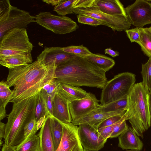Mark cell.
Masks as SVG:
<instances>
[{"instance_id":"6da1fadb","label":"cell","mask_w":151,"mask_h":151,"mask_svg":"<svg viewBox=\"0 0 151 151\" xmlns=\"http://www.w3.org/2000/svg\"><path fill=\"white\" fill-rule=\"evenodd\" d=\"M56 67L37 59L27 65L9 69L6 81L10 87H13L9 102H17L37 95L45 84L54 79Z\"/></svg>"},{"instance_id":"7a4b0ae2","label":"cell","mask_w":151,"mask_h":151,"mask_svg":"<svg viewBox=\"0 0 151 151\" xmlns=\"http://www.w3.org/2000/svg\"><path fill=\"white\" fill-rule=\"evenodd\" d=\"M54 79L76 87L102 89L108 81L106 72L83 57H76L56 67Z\"/></svg>"},{"instance_id":"3957f363","label":"cell","mask_w":151,"mask_h":151,"mask_svg":"<svg viewBox=\"0 0 151 151\" xmlns=\"http://www.w3.org/2000/svg\"><path fill=\"white\" fill-rule=\"evenodd\" d=\"M37 97V95L13 103L6 124L4 140L6 145L15 146L23 141L24 127L35 117Z\"/></svg>"},{"instance_id":"277c9868","label":"cell","mask_w":151,"mask_h":151,"mask_svg":"<svg viewBox=\"0 0 151 151\" xmlns=\"http://www.w3.org/2000/svg\"><path fill=\"white\" fill-rule=\"evenodd\" d=\"M128 108L124 116L129 120L137 135L143 138V133L151 126L149 111V93L142 82L135 84L128 96Z\"/></svg>"},{"instance_id":"5b68a950","label":"cell","mask_w":151,"mask_h":151,"mask_svg":"<svg viewBox=\"0 0 151 151\" xmlns=\"http://www.w3.org/2000/svg\"><path fill=\"white\" fill-rule=\"evenodd\" d=\"M135 81V75L131 73L125 72L115 76L103 88L100 105H106L128 96Z\"/></svg>"},{"instance_id":"8992f818","label":"cell","mask_w":151,"mask_h":151,"mask_svg":"<svg viewBox=\"0 0 151 151\" xmlns=\"http://www.w3.org/2000/svg\"><path fill=\"white\" fill-rule=\"evenodd\" d=\"M33 48L26 29H14L0 39V56L31 53Z\"/></svg>"},{"instance_id":"52a82bcc","label":"cell","mask_w":151,"mask_h":151,"mask_svg":"<svg viewBox=\"0 0 151 151\" xmlns=\"http://www.w3.org/2000/svg\"><path fill=\"white\" fill-rule=\"evenodd\" d=\"M94 0L85 7L73 8L75 14L88 16L101 22L103 25L110 27L113 31H125L130 27L131 23L127 17L111 15L101 11L94 3Z\"/></svg>"},{"instance_id":"ba28073f","label":"cell","mask_w":151,"mask_h":151,"mask_svg":"<svg viewBox=\"0 0 151 151\" xmlns=\"http://www.w3.org/2000/svg\"><path fill=\"white\" fill-rule=\"evenodd\" d=\"M35 17V22L38 24L57 34L70 33L79 28L76 23L71 18L49 12H41Z\"/></svg>"},{"instance_id":"9c48e42d","label":"cell","mask_w":151,"mask_h":151,"mask_svg":"<svg viewBox=\"0 0 151 151\" xmlns=\"http://www.w3.org/2000/svg\"><path fill=\"white\" fill-rule=\"evenodd\" d=\"M35 17L29 12L12 6L9 10L0 15V39L14 29H26L30 23L35 22Z\"/></svg>"},{"instance_id":"30bf717a","label":"cell","mask_w":151,"mask_h":151,"mask_svg":"<svg viewBox=\"0 0 151 151\" xmlns=\"http://www.w3.org/2000/svg\"><path fill=\"white\" fill-rule=\"evenodd\" d=\"M125 10L131 23L136 27L151 24V0H137Z\"/></svg>"},{"instance_id":"8fae6325","label":"cell","mask_w":151,"mask_h":151,"mask_svg":"<svg viewBox=\"0 0 151 151\" xmlns=\"http://www.w3.org/2000/svg\"><path fill=\"white\" fill-rule=\"evenodd\" d=\"M63 127L62 137L56 151H83L82 147L78 133V126L71 122H60Z\"/></svg>"},{"instance_id":"7c38bea8","label":"cell","mask_w":151,"mask_h":151,"mask_svg":"<svg viewBox=\"0 0 151 151\" xmlns=\"http://www.w3.org/2000/svg\"><path fill=\"white\" fill-rule=\"evenodd\" d=\"M78 133L82 147L87 151H98L104 147L106 142L102 141L98 130L87 124L79 125Z\"/></svg>"},{"instance_id":"4fadbf2b","label":"cell","mask_w":151,"mask_h":151,"mask_svg":"<svg viewBox=\"0 0 151 151\" xmlns=\"http://www.w3.org/2000/svg\"><path fill=\"white\" fill-rule=\"evenodd\" d=\"M99 101L94 94L89 93L85 97L70 103L69 111L72 121L77 119L95 109L100 105Z\"/></svg>"},{"instance_id":"5bb4252c","label":"cell","mask_w":151,"mask_h":151,"mask_svg":"<svg viewBox=\"0 0 151 151\" xmlns=\"http://www.w3.org/2000/svg\"><path fill=\"white\" fill-rule=\"evenodd\" d=\"M77 56L64 52L61 47H45L37 59L45 64L57 67Z\"/></svg>"},{"instance_id":"9a60e30c","label":"cell","mask_w":151,"mask_h":151,"mask_svg":"<svg viewBox=\"0 0 151 151\" xmlns=\"http://www.w3.org/2000/svg\"><path fill=\"white\" fill-rule=\"evenodd\" d=\"M96 109L77 119L72 121L71 123L76 126L83 124H87L98 130L99 125L107 119L116 116H123L125 113V111H124L111 112H99Z\"/></svg>"},{"instance_id":"2e32d148","label":"cell","mask_w":151,"mask_h":151,"mask_svg":"<svg viewBox=\"0 0 151 151\" xmlns=\"http://www.w3.org/2000/svg\"><path fill=\"white\" fill-rule=\"evenodd\" d=\"M118 139V146L122 150L131 149L140 151L143 146V143L131 127L120 135Z\"/></svg>"},{"instance_id":"e0dca14e","label":"cell","mask_w":151,"mask_h":151,"mask_svg":"<svg viewBox=\"0 0 151 151\" xmlns=\"http://www.w3.org/2000/svg\"><path fill=\"white\" fill-rule=\"evenodd\" d=\"M69 104L68 102L57 92L53 99V116L62 122L71 123L72 120Z\"/></svg>"},{"instance_id":"ac0fdd59","label":"cell","mask_w":151,"mask_h":151,"mask_svg":"<svg viewBox=\"0 0 151 151\" xmlns=\"http://www.w3.org/2000/svg\"><path fill=\"white\" fill-rule=\"evenodd\" d=\"M38 135L39 139L38 151H55L51 132L50 117H46Z\"/></svg>"},{"instance_id":"d6986e66","label":"cell","mask_w":151,"mask_h":151,"mask_svg":"<svg viewBox=\"0 0 151 151\" xmlns=\"http://www.w3.org/2000/svg\"><path fill=\"white\" fill-rule=\"evenodd\" d=\"M94 3L104 13L111 15L127 17L125 8L119 0H94Z\"/></svg>"},{"instance_id":"ffe728a7","label":"cell","mask_w":151,"mask_h":151,"mask_svg":"<svg viewBox=\"0 0 151 151\" xmlns=\"http://www.w3.org/2000/svg\"><path fill=\"white\" fill-rule=\"evenodd\" d=\"M33 62L31 53L0 56V65L9 69L15 68Z\"/></svg>"},{"instance_id":"44dd1931","label":"cell","mask_w":151,"mask_h":151,"mask_svg":"<svg viewBox=\"0 0 151 151\" xmlns=\"http://www.w3.org/2000/svg\"><path fill=\"white\" fill-rule=\"evenodd\" d=\"M58 92L69 103L87 96L89 93L79 88L60 83Z\"/></svg>"},{"instance_id":"7402d4cb","label":"cell","mask_w":151,"mask_h":151,"mask_svg":"<svg viewBox=\"0 0 151 151\" xmlns=\"http://www.w3.org/2000/svg\"><path fill=\"white\" fill-rule=\"evenodd\" d=\"M13 93L6 81L0 82V120L1 121L7 115L6 107L9 102Z\"/></svg>"},{"instance_id":"603a6c76","label":"cell","mask_w":151,"mask_h":151,"mask_svg":"<svg viewBox=\"0 0 151 151\" xmlns=\"http://www.w3.org/2000/svg\"><path fill=\"white\" fill-rule=\"evenodd\" d=\"M106 72L114 66L115 62L114 60L105 55L93 54L83 57Z\"/></svg>"},{"instance_id":"cb8c5ba5","label":"cell","mask_w":151,"mask_h":151,"mask_svg":"<svg viewBox=\"0 0 151 151\" xmlns=\"http://www.w3.org/2000/svg\"><path fill=\"white\" fill-rule=\"evenodd\" d=\"M128 96L107 104L101 105L100 104L96 110L99 112H111L118 111H127L128 108Z\"/></svg>"},{"instance_id":"d4e9b609","label":"cell","mask_w":151,"mask_h":151,"mask_svg":"<svg viewBox=\"0 0 151 151\" xmlns=\"http://www.w3.org/2000/svg\"><path fill=\"white\" fill-rule=\"evenodd\" d=\"M140 41L138 43L144 54L151 58V32L148 27L139 28Z\"/></svg>"},{"instance_id":"484cf974","label":"cell","mask_w":151,"mask_h":151,"mask_svg":"<svg viewBox=\"0 0 151 151\" xmlns=\"http://www.w3.org/2000/svg\"><path fill=\"white\" fill-rule=\"evenodd\" d=\"M51 120V132L55 151L61 141L63 133V127L60 121L53 116H50Z\"/></svg>"},{"instance_id":"4316f807","label":"cell","mask_w":151,"mask_h":151,"mask_svg":"<svg viewBox=\"0 0 151 151\" xmlns=\"http://www.w3.org/2000/svg\"><path fill=\"white\" fill-rule=\"evenodd\" d=\"M39 144V135L36 134L26 141L14 147L16 151H38Z\"/></svg>"},{"instance_id":"83f0119b","label":"cell","mask_w":151,"mask_h":151,"mask_svg":"<svg viewBox=\"0 0 151 151\" xmlns=\"http://www.w3.org/2000/svg\"><path fill=\"white\" fill-rule=\"evenodd\" d=\"M141 74L143 79L142 85L146 91H151V58L147 62L142 64Z\"/></svg>"},{"instance_id":"f1b7e54d","label":"cell","mask_w":151,"mask_h":151,"mask_svg":"<svg viewBox=\"0 0 151 151\" xmlns=\"http://www.w3.org/2000/svg\"><path fill=\"white\" fill-rule=\"evenodd\" d=\"M77 0H62L60 3L55 7L54 11L60 16L73 14L74 4Z\"/></svg>"},{"instance_id":"f546056e","label":"cell","mask_w":151,"mask_h":151,"mask_svg":"<svg viewBox=\"0 0 151 151\" xmlns=\"http://www.w3.org/2000/svg\"><path fill=\"white\" fill-rule=\"evenodd\" d=\"M62 50L66 52L82 57H85L93 53L83 45L62 47Z\"/></svg>"},{"instance_id":"4dcf8cb0","label":"cell","mask_w":151,"mask_h":151,"mask_svg":"<svg viewBox=\"0 0 151 151\" xmlns=\"http://www.w3.org/2000/svg\"><path fill=\"white\" fill-rule=\"evenodd\" d=\"M46 107L40 92L37 94L35 117L37 122L41 118L46 117Z\"/></svg>"},{"instance_id":"1f68e13d","label":"cell","mask_w":151,"mask_h":151,"mask_svg":"<svg viewBox=\"0 0 151 151\" xmlns=\"http://www.w3.org/2000/svg\"><path fill=\"white\" fill-rule=\"evenodd\" d=\"M38 130L37 122L34 117L25 125L24 129L23 140L22 142L26 141L36 134Z\"/></svg>"},{"instance_id":"d6a6232c","label":"cell","mask_w":151,"mask_h":151,"mask_svg":"<svg viewBox=\"0 0 151 151\" xmlns=\"http://www.w3.org/2000/svg\"><path fill=\"white\" fill-rule=\"evenodd\" d=\"M40 94L42 98L46 109V117L53 116V99L42 89Z\"/></svg>"},{"instance_id":"836d02e7","label":"cell","mask_w":151,"mask_h":151,"mask_svg":"<svg viewBox=\"0 0 151 151\" xmlns=\"http://www.w3.org/2000/svg\"><path fill=\"white\" fill-rule=\"evenodd\" d=\"M59 84V83L54 79L45 84L42 89L53 99L58 92Z\"/></svg>"},{"instance_id":"e575fe53","label":"cell","mask_w":151,"mask_h":151,"mask_svg":"<svg viewBox=\"0 0 151 151\" xmlns=\"http://www.w3.org/2000/svg\"><path fill=\"white\" fill-rule=\"evenodd\" d=\"M126 120H122L114 125L110 138L119 136L128 128Z\"/></svg>"},{"instance_id":"d590c367","label":"cell","mask_w":151,"mask_h":151,"mask_svg":"<svg viewBox=\"0 0 151 151\" xmlns=\"http://www.w3.org/2000/svg\"><path fill=\"white\" fill-rule=\"evenodd\" d=\"M78 22L84 24L97 26L102 25V23L98 20L91 17L82 14L77 16Z\"/></svg>"},{"instance_id":"8d00e7d4","label":"cell","mask_w":151,"mask_h":151,"mask_svg":"<svg viewBox=\"0 0 151 151\" xmlns=\"http://www.w3.org/2000/svg\"><path fill=\"white\" fill-rule=\"evenodd\" d=\"M114 125L98 129L99 136L102 141H107L110 138Z\"/></svg>"},{"instance_id":"74e56055","label":"cell","mask_w":151,"mask_h":151,"mask_svg":"<svg viewBox=\"0 0 151 151\" xmlns=\"http://www.w3.org/2000/svg\"><path fill=\"white\" fill-rule=\"evenodd\" d=\"M122 120H126L124 115L123 116H116L109 117L103 121L99 125L98 128L113 125Z\"/></svg>"},{"instance_id":"f35d334b","label":"cell","mask_w":151,"mask_h":151,"mask_svg":"<svg viewBox=\"0 0 151 151\" xmlns=\"http://www.w3.org/2000/svg\"><path fill=\"white\" fill-rule=\"evenodd\" d=\"M127 36L131 42H135L137 43L140 41V33L139 28L136 27L125 31Z\"/></svg>"},{"instance_id":"ab89813d","label":"cell","mask_w":151,"mask_h":151,"mask_svg":"<svg viewBox=\"0 0 151 151\" xmlns=\"http://www.w3.org/2000/svg\"><path fill=\"white\" fill-rule=\"evenodd\" d=\"M12 6L9 0H0V15L7 12Z\"/></svg>"},{"instance_id":"60d3db41","label":"cell","mask_w":151,"mask_h":151,"mask_svg":"<svg viewBox=\"0 0 151 151\" xmlns=\"http://www.w3.org/2000/svg\"><path fill=\"white\" fill-rule=\"evenodd\" d=\"M6 124L0 121V145H2L3 142L2 141V139L4 138Z\"/></svg>"},{"instance_id":"b9f144b4","label":"cell","mask_w":151,"mask_h":151,"mask_svg":"<svg viewBox=\"0 0 151 151\" xmlns=\"http://www.w3.org/2000/svg\"><path fill=\"white\" fill-rule=\"evenodd\" d=\"M104 52L105 54H107L113 58L118 56L119 55V52L114 50L110 47L105 49Z\"/></svg>"},{"instance_id":"7bdbcfd3","label":"cell","mask_w":151,"mask_h":151,"mask_svg":"<svg viewBox=\"0 0 151 151\" xmlns=\"http://www.w3.org/2000/svg\"><path fill=\"white\" fill-rule=\"evenodd\" d=\"M62 0H43L42 1L45 3L50 4L52 6H57L58 5Z\"/></svg>"},{"instance_id":"ee69618b","label":"cell","mask_w":151,"mask_h":151,"mask_svg":"<svg viewBox=\"0 0 151 151\" xmlns=\"http://www.w3.org/2000/svg\"><path fill=\"white\" fill-rule=\"evenodd\" d=\"M1 151H16L14 146L9 145L5 143L3 145Z\"/></svg>"},{"instance_id":"f6af8a7d","label":"cell","mask_w":151,"mask_h":151,"mask_svg":"<svg viewBox=\"0 0 151 151\" xmlns=\"http://www.w3.org/2000/svg\"><path fill=\"white\" fill-rule=\"evenodd\" d=\"M149 106L150 116V122L151 125V91L149 92Z\"/></svg>"},{"instance_id":"bcb514c9","label":"cell","mask_w":151,"mask_h":151,"mask_svg":"<svg viewBox=\"0 0 151 151\" xmlns=\"http://www.w3.org/2000/svg\"><path fill=\"white\" fill-rule=\"evenodd\" d=\"M126 151H137L136 150H127Z\"/></svg>"},{"instance_id":"7dc6e473","label":"cell","mask_w":151,"mask_h":151,"mask_svg":"<svg viewBox=\"0 0 151 151\" xmlns=\"http://www.w3.org/2000/svg\"><path fill=\"white\" fill-rule=\"evenodd\" d=\"M150 31L151 32V26L149 27Z\"/></svg>"},{"instance_id":"c3c4849f","label":"cell","mask_w":151,"mask_h":151,"mask_svg":"<svg viewBox=\"0 0 151 151\" xmlns=\"http://www.w3.org/2000/svg\"><path fill=\"white\" fill-rule=\"evenodd\" d=\"M83 151H87L86 150H85L84 149V150Z\"/></svg>"}]
</instances>
